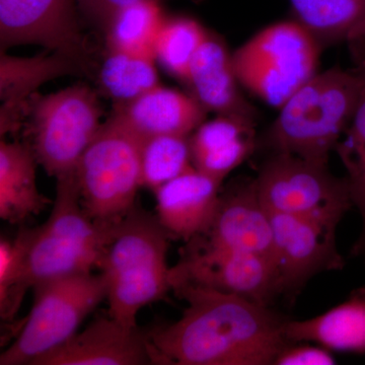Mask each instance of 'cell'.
<instances>
[{"label": "cell", "instance_id": "obj_1", "mask_svg": "<svg viewBox=\"0 0 365 365\" xmlns=\"http://www.w3.org/2000/svg\"><path fill=\"white\" fill-rule=\"evenodd\" d=\"M173 290L181 318L148 333L153 364L269 365L288 344L287 319L266 304L190 283Z\"/></svg>", "mask_w": 365, "mask_h": 365}, {"label": "cell", "instance_id": "obj_2", "mask_svg": "<svg viewBox=\"0 0 365 365\" xmlns=\"http://www.w3.org/2000/svg\"><path fill=\"white\" fill-rule=\"evenodd\" d=\"M170 239L157 215L136 204L115 225L98 269L107 287L109 314L121 325L137 328L139 311L172 290Z\"/></svg>", "mask_w": 365, "mask_h": 365}, {"label": "cell", "instance_id": "obj_3", "mask_svg": "<svg viewBox=\"0 0 365 365\" xmlns=\"http://www.w3.org/2000/svg\"><path fill=\"white\" fill-rule=\"evenodd\" d=\"M357 69L333 67L316 73L279 108L265 143L273 153H288L329 165L351 123L361 95Z\"/></svg>", "mask_w": 365, "mask_h": 365}, {"label": "cell", "instance_id": "obj_4", "mask_svg": "<svg viewBox=\"0 0 365 365\" xmlns=\"http://www.w3.org/2000/svg\"><path fill=\"white\" fill-rule=\"evenodd\" d=\"M56 197L44 225L31 228L20 294L46 281L98 268L115 223L96 222L81 204L76 173L57 178Z\"/></svg>", "mask_w": 365, "mask_h": 365}, {"label": "cell", "instance_id": "obj_5", "mask_svg": "<svg viewBox=\"0 0 365 365\" xmlns=\"http://www.w3.org/2000/svg\"><path fill=\"white\" fill-rule=\"evenodd\" d=\"M319 47L297 21H280L237 48L232 63L240 85L279 109L317 73Z\"/></svg>", "mask_w": 365, "mask_h": 365}, {"label": "cell", "instance_id": "obj_6", "mask_svg": "<svg viewBox=\"0 0 365 365\" xmlns=\"http://www.w3.org/2000/svg\"><path fill=\"white\" fill-rule=\"evenodd\" d=\"M34 302L16 339L0 355V365L32 364L71 339L107 297L102 273H83L35 285Z\"/></svg>", "mask_w": 365, "mask_h": 365}, {"label": "cell", "instance_id": "obj_7", "mask_svg": "<svg viewBox=\"0 0 365 365\" xmlns=\"http://www.w3.org/2000/svg\"><path fill=\"white\" fill-rule=\"evenodd\" d=\"M76 178L86 212L98 222H119L143 187L140 140L109 118L81 155Z\"/></svg>", "mask_w": 365, "mask_h": 365}, {"label": "cell", "instance_id": "obj_8", "mask_svg": "<svg viewBox=\"0 0 365 365\" xmlns=\"http://www.w3.org/2000/svg\"><path fill=\"white\" fill-rule=\"evenodd\" d=\"M255 181L269 213L339 223L353 206L345 178L334 176L325 163L297 155L273 153Z\"/></svg>", "mask_w": 365, "mask_h": 365}, {"label": "cell", "instance_id": "obj_9", "mask_svg": "<svg viewBox=\"0 0 365 365\" xmlns=\"http://www.w3.org/2000/svg\"><path fill=\"white\" fill-rule=\"evenodd\" d=\"M100 102L88 86H73L50 93L33 108L32 148L49 176L76 173V165L97 135Z\"/></svg>", "mask_w": 365, "mask_h": 365}, {"label": "cell", "instance_id": "obj_10", "mask_svg": "<svg viewBox=\"0 0 365 365\" xmlns=\"http://www.w3.org/2000/svg\"><path fill=\"white\" fill-rule=\"evenodd\" d=\"M190 248L170 269V282L190 283L237 295L269 306L280 294L273 258L249 252L209 248L188 242Z\"/></svg>", "mask_w": 365, "mask_h": 365}, {"label": "cell", "instance_id": "obj_11", "mask_svg": "<svg viewBox=\"0 0 365 365\" xmlns=\"http://www.w3.org/2000/svg\"><path fill=\"white\" fill-rule=\"evenodd\" d=\"M270 218L280 294H297L317 274L344 267L336 246L339 223L278 213Z\"/></svg>", "mask_w": 365, "mask_h": 365}, {"label": "cell", "instance_id": "obj_12", "mask_svg": "<svg viewBox=\"0 0 365 365\" xmlns=\"http://www.w3.org/2000/svg\"><path fill=\"white\" fill-rule=\"evenodd\" d=\"M78 0H0L1 49L42 45L78 61L85 52Z\"/></svg>", "mask_w": 365, "mask_h": 365}, {"label": "cell", "instance_id": "obj_13", "mask_svg": "<svg viewBox=\"0 0 365 365\" xmlns=\"http://www.w3.org/2000/svg\"><path fill=\"white\" fill-rule=\"evenodd\" d=\"M153 364L148 334L127 328L111 316L98 317L81 332L31 365Z\"/></svg>", "mask_w": 365, "mask_h": 365}, {"label": "cell", "instance_id": "obj_14", "mask_svg": "<svg viewBox=\"0 0 365 365\" xmlns=\"http://www.w3.org/2000/svg\"><path fill=\"white\" fill-rule=\"evenodd\" d=\"M192 241L209 248L249 252L273 258L270 213L261 202L256 181L242 182L222 192L210 227Z\"/></svg>", "mask_w": 365, "mask_h": 365}, {"label": "cell", "instance_id": "obj_15", "mask_svg": "<svg viewBox=\"0 0 365 365\" xmlns=\"http://www.w3.org/2000/svg\"><path fill=\"white\" fill-rule=\"evenodd\" d=\"M222 184L193 167L153 191L155 215L170 239L188 242L207 232L220 202Z\"/></svg>", "mask_w": 365, "mask_h": 365}, {"label": "cell", "instance_id": "obj_16", "mask_svg": "<svg viewBox=\"0 0 365 365\" xmlns=\"http://www.w3.org/2000/svg\"><path fill=\"white\" fill-rule=\"evenodd\" d=\"M207 113L193 96L158 85L130 102L116 104L110 118L141 143L153 136H190Z\"/></svg>", "mask_w": 365, "mask_h": 365}, {"label": "cell", "instance_id": "obj_17", "mask_svg": "<svg viewBox=\"0 0 365 365\" xmlns=\"http://www.w3.org/2000/svg\"><path fill=\"white\" fill-rule=\"evenodd\" d=\"M187 86L207 112L256 119V111L240 91L232 54L215 36L206 37L190 67Z\"/></svg>", "mask_w": 365, "mask_h": 365}, {"label": "cell", "instance_id": "obj_18", "mask_svg": "<svg viewBox=\"0 0 365 365\" xmlns=\"http://www.w3.org/2000/svg\"><path fill=\"white\" fill-rule=\"evenodd\" d=\"M254 126L253 120L225 115L204 121L190 135L194 168L223 182L254 150Z\"/></svg>", "mask_w": 365, "mask_h": 365}, {"label": "cell", "instance_id": "obj_19", "mask_svg": "<svg viewBox=\"0 0 365 365\" xmlns=\"http://www.w3.org/2000/svg\"><path fill=\"white\" fill-rule=\"evenodd\" d=\"M284 332L292 343L314 342L330 351L364 353L365 288L314 318L287 321Z\"/></svg>", "mask_w": 365, "mask_h": 365}, {"label": "cell", "instance_id": "obj_20", "mask_svg": "<svg viewBox=\"0 0 365 365\" xmlns=\"http://www.w3.org/2000/svg\"><path fill=\"white\" fill-rule=\"evenodd\" d=\"M38 163L33 148L20 143H0V217L21 223L39 215L50 203L40 193L36 176Z\"/></svg>", "mask_w": 365, "mask_h": 365}, {"label": "cell", "instance_id": "obj_21", "mask_svg": "<svg viewBox=\"0 0 365 365\" xmlns=\"http://www.w3.org/2000/svg\"><path fill=\"white\" fill-rule=\"evenodd\" d=\"M294 21L322 43L365 38V0H289Z\"/></svg>", "mask_w": 365, "mask_h": 365}, {"label": "cell", "instance_id": "obj_22", "mask_svg": "<svg viewBox=\"0 0 365 365\" xmlns=\"http://www.w3.org/2000/svg\"><path fill=\"white\" fill-rule=\"evenodd\" d=\"M76 64L61 53L52 56L19 58L4 51L0 60V95L4 105L1 109V125L6 124L13 113L18 115L20 107L34 91L50 79L71 73Z\"/></svg>", "mask_w": 365, "mask_h": 365}, {"label": "cell", "instance_id": "obj_23", "mask_svg": "<svg viewBox=\"0 0 365 365\" xmlns=\"http://www.w3.org/2000/svg\"><path fill=\"white\" fill-rule=\"evenodd\" d=\"M165 20L160 0H140L123 7L106 28L108 50L155 59V44Z\"/></svg>", "mask_w": 365, "mask_h": 365}, {"label": "cell", "instance_id": "obj_24", "mask_svg": "<svg viewBox=\"0 0 365 365\" xmlns=\"http://www.w3.org/2000/svg\"><path fill=\"white\" fill-rule=\"evenodd\" d=\"M361 76V95L351 123L338 143L336 151L342 160L345 179L349 188L353 206L361 216L362 230L352 248V254L359 257L365 264V68L357 67Z\"/></svg>", "mask_w": 365, "mask_h": 365}, {"label": "cell", "instance_id": "obj_25", "mask_svg": "<svg viewBox=\"0 0 365 365\" xmlns=\"http://www.w3.org/2000/svg\"><path fill=\"white\" fill-rule=\"evenodd\" d=\"M155 59L108 50L98 72L103 91L116 104L130 102L160 85Z\"/></svg>", "mask_w": 365, "mask_h": 365}, {"label": "cell", "instance_id": "obj_26", "mask_svg": "<svg viewBox=\"0 0 365 365\" xmlns=\"http://www.w3.org/2000/svg\"><path fill=\"white\" fill-rule=\"evenodd\" d=\"M141 184L155 191L193 168L190 136L160 135L140 143Z\"/></svg>", "mask_w": 365, "mask_h": 365}, {"label": "cell", "instance_id": "obj_27", "mask_svg": "<svg viewBox=\"0 0 365 365\" xmlns=\"http://www.w3.org/2000/svg\"><path fill=\"white\" fill-rule=\"evenodd\" d=\"M207 36L195 20L167 18L155 44V61L170 76L186 83L194 57Z\"/></svg>", "mask_w": 365, "mask_h": 365}, {"label": "cell", "instance_id": "obj_28", "mask_svg": "<svg viewBox=\"0 0 365 365\" xmlns=\"http://www.w3.org/2000/svg\"><path fill=\"white\" fill-rule=\"evenodd\" d=\"M31 228H21L14 240H0V314L11 319L23 302L20 294Z\"/></svg>", "mask_w": 365, "mask_h": 365}, {"label": "cell", "instance_id": "obj_29", "mask_svg": "<svg viewBox=\"0 0 365 365\" xmlns=\"http://www.w3.org/2000/svg\"><path fill=\"white\" fill-rule=\"evenodd\" d=\"M336 364L332 353L327 348L299 344H288L276 357L274 365H332Z\"/></svg>", "mask_w": 365, "mask_h": 365}, {"label": "cell", "instance_id": "obj_30", "mask_svg": "<svg viewBox=\"0 0 365 365\" xmlns=\"http://www.w3.org/2000/svg\"><path fill=\"white\" fill-rule=\"evenodd\" d=\"M137 1L140 0H78V7L86 21L105 32L117 11Z\"/></svg>", "mask_w": 365, "mask_h": 365}, {"label": "cell", "instance_id": "obj_31", "mask_svg": "<svg viewBox=\"0 0 365 365\" xmlns=\"http://www.w3.org/2000/svg\"><path fill=\"white\" fill-rule=\"evenodd\" d=\"M353 45L356 47L357 50H360V51L357 52L359 66L365 68V38L364 40L359 41V42L355 43V44Z\"/></svg>", "mask_w": 365, "mask_h": 365}]
</instances>
